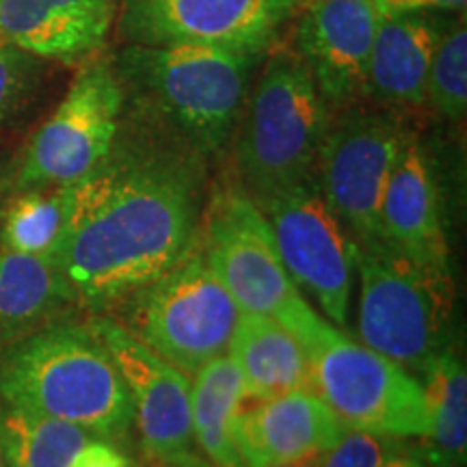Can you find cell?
<instances>
[{"instance_id":"cell-13","label":"cell","mask_w":467,"mask_h":467,"mask_svg":"<svg viewBox=\"0 0 467 467\" xmlns=\"http://www.w3.org/2000/svg\"><path fill=\"white\" fill-rule=\"evenodd\" d=\"M124 379L134 407V426L141 454H175L192 451L191 379L162 359L119 320L93 317L87 320Z\"/></svg>"},{"instance_id":"cell-10","label":"cell","mask_w":467,"mask_h":467,"mask_svg":"<svg viewBox=\"0 0 467 467\" xmlns=\"http://www.w3.org/2000/svg\"><path fill=\"white\" fill-rule=\"evenodd\" d=\"M254 202L271 225L292 282L347 334L358 244L327 203L317 175Z\"/></svg>"},{"instance_id":"cell-31","label":"cell","mask_w":467,"mask_h":467,"mask_svg":"<svg viewBox=\"0 0 467 467\" xmlns=\"http://www.w3.org/2000/svg\"><path fill=\"white\" fill-rule=\"evenodd\" d=\"M383 467H433V465L424 459V454L420 452V448L405 446V443H402L400 451L396 452L394 457L385 461Z\"/></svg>"},{"instance_id":"cell-17","label":"cell","mask_w":467,"mask_h":467,"mask_svg":"<svg viewBox=\"0 0 467 467\" xmlns=\"http://www.w3.org/2000/svg\"><path fill=\"white\" fill-rule=\"evenodd\" d=\"M381 241L411 258L451 266L441 189L424 143L407 132L381 202Z\"/></svg>"},{"instance_id":"cell-9","label":"cell","mask_w":467,"mask_h":467,"mask_svg":"<svg viewBox=\"0 0 467 467\" xmlns=\"http://www.w3.org/2000/svg\"><path fill=\"white\" fill-rule=\"evenodd\" d=\"M124 104L113 66L104 58H87L55 113L22 150L11 192L72 184L91 173L113 148Z\"/></svg>"},{"instance_id":"cell-20","label":"cell","mask_w":467,"mask_h":467,"mask_svg":"<svg viewBox=\"0 0 467 467\" xmlns=\"http://www.w3.org/2000/svg\"><path fill=\"white\" fill-rule=\"evenodd\" d=\"M227 353L241 370L247 400L312 389L307 353L277 320L243 312Z\"/></svg>"},{"instance_id":"cell-32","label":"cell","mask_w":467,"mask_h":467,"mask_svg":"<svg viewBox=\"0 0 467 467\" xmlns=\"http://www.w3.org/2000/svg\"><path fill=\"white\" fill-rule=\"evenodd\" d=\"M323 463V454H312V457L299 459V461H290V463H282V465H273V467H320Z\"/></svg>"},{"instance_id":"cell-6","label":"cell","mask_w":467,"mask_h":467,"mask_svg":"<svg viewBox=\"0 0 467 467\" xmlns=\"http://www.w3.org/2000/svg\"><path fill=\"white\" fill-rule=\"evenodd\" d=\"M317 392L347 429L426 440L431 431L422 383L366 344L320 318L301 340Z\"/></svg>"},{"instance_id":"cell-2","label":"cell","mask_w":467,"mask_h":467,"mask_svg":"<svg viewBox=\"0 0 467 467\" xmlns=\"http://www.w3.org/2000/svg\"><path fill=\"white\" fill-rule=\"evenodd\" d=\"M260 57L197 44H128L110 66L128 109L206 161L230 145Z\"/></svg>"},{"instance_id":"cell-24","label":"cell","mask_w":467,"mask_h":467,"mask_svg":"<svg viewBox=\"0 0 467 467\" xmlns=\"http://www.w3.org/2000/svg\"><path fill=\"white\" fill-rule=\"evenodd\" d=\"M100 437L83 426L31 409L3 405L0 441L7 467H72L87 443Z\"/></svg>"},{"instance_id":"cell-28","label":"cell","mask_w":467,"mask_h":467,"mask_svg":"<svg viewBox=\"0 0 467 467\" xmlns=\"http://www.w3.org/2000/svg\"><path fill=\"white\" fill-rule=\"evenodd\" d=\"M72 467H141V463L121 452L113 441L93 440L76 457Z\"/></svg>"},{"instance_id":"cell-18","label":"cell","mask_w":467,"mask_h":467,"mask_svg":"<svg viewBox=\"0 0 467 467\" xmlns=\"http://www.w3.org/2000/svg\"><path fill=\"white\" fill-rule=\"evenodd\" d=\"M441 28L418 11L388 14L379 22L368 67V96L394 107H420L426 102L431 63Z\"/></svg>"},{"instance_id":"cell-7","label":"cell","mask_w":467,"mask_h":467,"mask_svg":"<svg viewBox=\"0 0 467 467\" xmlns=\"http://www.w3.org/2000/svg\"><path fill=\"white\" fill-rule=\"evenodd\" d=\"M197 244L241 312L290 331L309 307L285 271L265 213L238 182L214 189L203 203Z\"/></svg>"},{"instance_id":"cell-4","label":"cell","mask_w":467,"mask_h":467,"mask_svg":"<svg viewBox=\"0 0 467 467\" xmlns=\"http://www.w3.org/2000/svg\"><path fill=\"white\" fill-rule=\"evenodd\" d=\"M358 340L420 379L454 347L457 288L451 266L379 241L358 247Z\"/></svg>"},{"instance_id":"cell-12","label":"cell","mask_w":467,"mask_h":467,"mask_svg":"<svg viewBox=\"0 0 467 467\" xmlns=\"http://www.w3.org/2000/svg\"><path fill=\"white\" fill-rule=\"evenodd\" d=\"M301 0H121L119 33L128 44H197L265 55Z\"/></svg>"},{"instance_id":"cell-27","label":"cell","mask_w":467,"mask_h":467,"mask_svg":"<svg viewBox=\"0 0 467 467\" xmlns=\"http://www.w3.org/2000/svg\"><path fill=\"white\" fill-rule=\"evenodd\" d=\"M35 76V57L0 42V128L16 113Z\"/></svg>"},{"instance_id":"cell-5","label":"cell","mask_w":467,"mask_h":467,"mask_svg":"<svg viewBox=\"0 0 467 467\" xmlns=\"http://www.w3.org/2000/svg\"><path fill=\"white\" fill-rule=\"evenodd\" d=\"M329 124V104L306 63L295 50H277L234 130L238 184L254 200H265L314 178Z\"/></svg>"},{"instance_id":"cell-21","label":"cell","mask_w":467,"mask_h":467,"mask_svg":"<svg viewBox=\"0 0 467 467\" xmlns=\"http://www.w3.org/2000/svg\"><path fill=\"white\" fill-rule=\"evenodd\" d=\"M244 400L243 375L230 355L208 361L192 375V443L214 467H243L234 443V424Z\"/></svg>"},{"instance_id":"cell-8","label":"cell","mask_w":467,"mask_h":467,"mask_svg":"<svg viewBox=\"0 0 467 467\" xmlns=\"http://www.w3.org/2000/svg\"><path fill=\"white\" fill-rule=\"evenodd\" d=\"M128 301L132 318L121 325L189 377L227 353L243 314L197 243L182 262Z\"/></svg>"},{"instance_id":"cell-33","label":"cell","mask_w":467,"mask_h":467,"mask_svg":"<svg viewBox=\"0 0 467 467\" xmlns=\"http://www.w3.org/2000/svg\"><path fill=\"white\" fill-rule=\"evenodd\" d=\"M0 420H3V402H0ZM0 467H7V465H5V454H3V441H0Z\"/></svg>"},{"instance_id":"cell-15","label":"cell","mask_w":467,"mask_h":467,"mask_svg":"<svg viewBox=\"0 0 467 467\" xmlns=\"http://www.w3.org/2000/svg\"><path fill=\"white\" fill-rule=\"evenodd\" d=\"M347 426L312 389L244 402L234 424L243 467H273L329 451Z\"/></svg>"},{"instance_id":"cell-22","label":"cell","mask_w":467,"mask_h":467,"mask_svg":"<svg viewBox=\"0 0 467 467\" xmlns=\"http://www.w3.org/2000/svg\"><path fill=\"white\" fill-rule=\"evenodd\" d=\"M431 431L420 452L433 467H465L467 459V370L457 348L443 350L420 377Z\"/></svg>"},{"instance_id":"cell-11","label":"cell","mask_w":467,"mask_h":467,"mask_svg":"<svg viewBox=\"0 0 467 467\" xmlns=\"http://www.w3.org/2000/svg\"><path fill=\"white\" fill-rule=\"evenodd\" d=\"M407 132L389 110L353 104L340 119H331L325 134L318 186L358 247L381 241L383 192Z\"/></svg>"},{"instance_id":"cell-19","label":"cell","mask_w":467,"mask_h":467,"mask_svg":"<svg viewBox=\"0 0 467 467\" xmlns=\"http://www.w3.org/2000/svg\"><path fill=\"white\" fill-rule=\"evenodd\" d=\"M76 307L74 290L55 262L0 249V350L69 318Z\"/></svg>"},{"instance_id":"cell-3","label":"cell","mask_w":467,"mask_h":467,"mask_svg":"<svg viewBox=\"0 0 467 467\" xmlns=\"http://www.w3.org/2000/svg\"><path fill=\"white\" fill-rule=\"evenodd\" d=\"M0 402L121 441L134 407L109 348L89 323L57 320L0 350Z\"/></svg>"},{"instance_id":"cell-26","label":"cell","mask_w":467,"mask_h":467,"mask_svg":"<svg viewBox=\"0 0 467 467\" xmlns=\"http://www.w3.org/2000/svg\"><path fill=\"white\" fill-rule=\"evenodd\" d=\"M402 441L405 440L347 429V433L323 452L320 467H383L385 461L400 451Z\"/></svg>"},{"instance_id":"cell-14","label":"cell","mask_w":467,"mask_h":467,"mask_svg":"<svg viewBox=\"0 0 467 467\" xmlns=\"http://www.w3.org/2000/svg\"><path fill=\"white\" fill-rule=\"evenodd\" d=\"M295 52L320 96L348 109L368 96V67L383 7L379 0H301Z\"/></svg>"},{"instance_id":"cell-23","label":"cell","mask_w":467,"mask_h":467,"mask_svg":"<svg viewBox=\"0 0 467 467\" xmlns=\"http://www.w3.org/2000/svg\"><path fill=\"white\" fill-rule=\"evenodd\" d=\"M74 186L11 192L0 206V249L58 262L72 227Z\"/></svg>"},{"instance_id":"cell-16","label":"cell","mask_w":467,"mask_h":467,"mask_svg":"<svg viewBox=\"0 0 467 467\" xmlns=\"http://www.w3.org/2000/svg\"><path fill=\"white\" fill-rule=\"evenodd\" d=\"M115 14L117 0H0V42L74 66L102 48Z\"/></svg>"},{"instance_id":"cell-1","label":"cell","mask_w":467,"mask_h":467,"mask_svg":"<svg viewBox=\"0 0 467 467\" xmlns=\"http://www.w3.org/2000/svg\"><path fill=\"white\" fill-rule=\"evenodd\" d=\"M203 161L124 104L100 165L74 186L72 227L57 266L91 314L124 306L195 247Z\"/></svg>"},{"instance_id":"cell-29","label":"cell","mask_w":467,"mask_h":467,"mask_svg":"<svg viewBox=\"0 0 467 467\" xmlns=\"http://www.w3.org/2000/svg\"><path fill=\"white\" fill-rule=\"evenodd\" d=\"M388 14H409L424 9H463L465 0H379Z\"/></svg>"},{"instance_id":"cell-30","label":"cell","mask_w":467,"mask_h":467,"mask_svg":"<svg viewBox=\"0 0 467 467\" xmlns=\"http://www.w3.org/2000/svg\"><path fill=\"white\" fill-rule=\"evenodd\" d=\"M141 467H214L210 461H206L202 454L186 451L175 454H162V457H154V454H141L139 459Z\"/></svg>"},{"instance_id":"cell-25","label":"cell","mask_w":467,"mask_h":467,"mask_svg":"<svg viewBox=\"0 0 467 467\" xmlns=\"http://www.w3.org/2000/svg\"><path fill=\"white\" fill-rule=\"evenodd\" d=\"M426 102L437 113L459 121L467 110V31L461 22L448 35H441L431 63Z\"/></svg>"}]
</instances>
